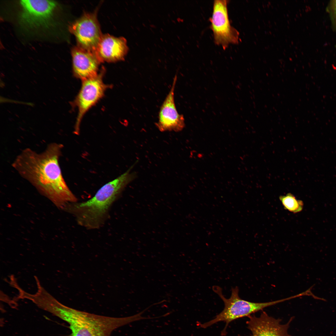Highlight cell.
<instances>
[{
	"mask_svg": "<svg viewBox=\"0 0 336 336\" xmlns=\"http://www.w3.org/2000/svg\"><path fill=\"white\" fill-rule=\"evenodd\" d=\"M62 147L61 144L52 143L40 153L26 148L17 156L12 166L21 177L64 208L77 202V198L67 185L59 165Z\"/></svg>",
	"mask_w": 336,
	"mask_h": 336,
	"instance_id": "6da1fadb",
	"label": "cell"
},
{
	"mask_svg": "<svg viewBox=\"0 0 336 336\" xmlns=\"http://www.w3.org/2000/svg\"><path fill=\"white\" fill-rule=\"evenodd\" d=\"M133 166L114 180L102 186L90 199L67 204L64 208L75 217L77 223L87 229L99 228L108 217L113 203L135 178Z\"/></svg>",
	"mask_w": 336,
	"mask_h": 336,
	"instance_id": "7a4b0ae2",
	"label": "cell"
},
{
	"mask_svg": "<svg viewBox=\"0 0 336 336\" xmlns=\"http://www.w3.org/2000/svg\"><path fill=\"white\" fill-rule=\"evenodd\" d=\"M140 312L125 317L104 316L81 311L63 305L56 315L67 322L71 336H111L112 332L121 327L146 318Z\"/></svg>",
	"mask_w": 336,
	"mask_h": 336,
	"instance_id": "3957f363",
	"label": "cell"
},
{
	"mask_svg": "<svg viewBox=\"0 0 336 336\" xmlns=\"http://www.w3.org/2000/svg\"><path fill=\"white\" fill-rule=\"evenodd\" d=\"M212 289L222 300L224 304L223 310L211 320L201 324L200 326L206 328L220 321L226 323L225 328L222 332V335H225L228 325L236 319L250 316L252 314L262 310L264 308L287 301L285 298L275 301L262 303L249 301L240 298L238 295L237 287L232 288L230 298H226L223 295L222 289L218 286H214Z\"/></svg>",
	"mask_w": 336,
	"mask_h": 336,
	"instance_id": "277c9868",
	"label": "cell"
},
{
	"mask_svg": "<svg viewBox=\"0 0 336 336\" xmlns=\"http://www.w3.org/2000/svg\"><path fill=\"white\" fill-rule=\"evenodd\" d=\"M104 69L96 76L82 81L81 88L72 105L77 107L78 114L75 126L74 133H79L82 119L86 113L104 95L109 87L103 80Z\"/></svg>",
	"mask_w": 336,
	"mask_h": 336,
	"instance_id": "5b68a950",
	"label": "cell"
},
{
	"mask_svg": "<svg viewBox=\"0 0 336 336\" xmlns=\"http://www.w3.org/2000/svg\"><path fill=\"white\" fill-rule=\"evenodd\" d=\"M229 1L214 0L212 16L209 19L214 42L224 49L230 44H238L240 40L239 32L230 22L227 9Z\"/></svg>",
	"mask_w": 336,
	"mask_h": 336,
	"instance_id": "8992f818",
	"label": "cell"
},
{
	"mask_svg": "<svg viewBox=\"0 0 336 336\" xmlns=\"http://www.w3.org/2000/svg\"><path fill=\"white\" fill-rule=\"evenodd\" d=\"M69 30L75 36L79 47L93 53L102 35L93 13H85L70 26Z\"/></svg>",
	"mask_w": 336,
	"mask_h": 336,
	"instance_id": "52a82bcc",
	"label": "cell"
},
{
	"mask_svg": "<svg viewBox=\"0 0 336 336\" xmlns=\"http://www.w3.org/2000/svg\"><path fill=\"white\" fill-rule=\"evenodd\" d=\"M20 23L29 27L47 25L51 20L57 6L55 2L49 0H21Z\"/></svg>",
	"mask_w": 336,
	"mask_h": 336,
	"instance_id": "ba28073f",
	"label": "cell"
},
{
	"mask_svg": "<svg viewBox=\"0 0 336 336\" xmlns=\"http://www.w3.org/2000/svg\"><path fill=\"white\" fill-rule=\"evenodd\" d=\"M177 78L176 75L170 90L161 106L159 112L158 120L156 125L162 132H178L181 131L185 126L184 116L178 113L175 101V91Z\"/></svg>",
	"mask_w": 336,
	"mask_h": 336,
	"instance_id": "9c48e42d",
	"label": "cell"
},
{
	"mask_svg": "<svg viewBox=\"0 0 336 336\" xmlns=\"http://www.w3.org/2000/svg\"><path fill=\"white\" fill-rule=\"evenodd\" d=\"M246 322L247 328L252 334L248 336H292L288 333L292 317L286 324H281V319H275L263 311L259 317L249 316Z\"/></svg>",
	"mask_w": 336,
	"mask_h": 336,
	"instance_id": "30bf717a",
	"label": "cell"
},
{
	"mask_svg": "<svg viewBox=\"0 0 336 336\" xmlns=\"http://www.w3.org/2000/svg\"><path fill=\"white\" fill-rule=\"evenodd\" d=\"M128 51L127 41L123 37L102 35L94 52L101 63L124 60Z\"/></svg>",
	"mask_w": 336,
	"mask_h": 336,
	"instance_id": "8fae6325",
	"label": "cell"
},
{
	"mask_svg": "<svg viewBox=\"0 0 336 336\" xmlns=\"http://www.w3.org/2000/svg\"><path fill=\"white\" fill-rule=\"evenodd\" d=\"M71 54L72 72L75 77L83 81L99 73L100 63L93 52L77 46L72 49Z\"/></svg>",
	"mask_w": 336,
	"mask_h": 336,
	"instance_id": "7c38bea8",
	"label": "cell"
},
{
	"mask_svg": "<svg viewBox=\"0 0 336 336\" xmlns=\"http://www.w3.org/2000/svg\"><path fill=\"white\" fill-rule=\"evenodd\" d=\"M279 199L284 208L291 212L296 213L301 212L303 209V204L302 202L297 199L291 193L280 196Z\"/></svg>",
	"mask_w": 336,
	"mask_h": 336,
	"instance_id": "4fadbf2b",
	"label": "cell"
},
{
	"mask_svg": "<svg viewBox=\"0 0 336 336\" xmlns=\"http://www.w3.org/2000/svg\"><path fill=\"white\" fill-rule=\"evenodd\" d=\"M326 11L329 15L332 28L336 31V0H332L329 2Z\"/></svg>",
	"mask_w": 336,
	"mask_h": 336,
	"instance_id": "5bb4252c",
	"label": "cell"
},
{
	"mask_svg": "<svg viewBox=\"0 0 336 336\" xmlns=\"http://www.w3.org/2000/svg\"></svg>",
	"mask_w": 336,
	"mask_h": 336,
	"instance_id": "9a60e30c",
	"label": "cell"
}]
</instances>
